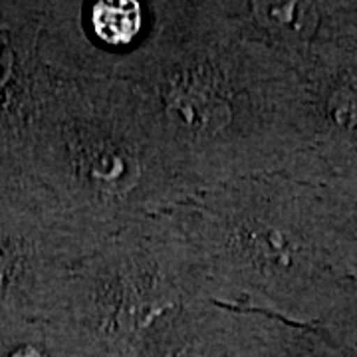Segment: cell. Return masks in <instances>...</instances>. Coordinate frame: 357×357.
<instances>
[{"label":"cell","mask_w":357,"mask_h":357,"mask_svg":"<svg viewBox=\"0 0 357 357\" xmlns=\"http://www.w3.org/2000/svg\"><path fill=\"white\" fill-rule=\"evenodd\" d=\"M213 304L167 211L117 230L84 256L52 319L88 357H135Z\"/></svg>","instance_id":"277c9868"},{"label":"cell","mask_w":357,"mask_h":357,"mask_svg":"<svg viewBox=\"0 0 357 357\" xmlns=\"http://www.w3.org/2000/svg\"><path fill=\"white\" fill-rule=\"evenodd\" d=\"M211 300L304 328L357 324V178L262 173L169 211Z\"/></svg>","instance_id":"7a4b0ae2"},{"label":"cell","mask_w":357,"mask_h":357,"mask_svg":"<svg viewBox=\"0 0 357 357\" xmlns=\"http://www.w3.org/2000/svg\"><path fill=\"white\" fill-rule=\"evenodd\" d=\"M30 153L36 213L98 241L195 197L114 76L62 72Z\"/></svg>","instance_id":"3957f363"},{"label":"cell","mask_w":357,"mask_h":357,"mask_svg":"<svg viewBox=\"0 0 357 357\" xmlns=\"http://www.w3.org/2000/svg\"><path fill=\"white\" fill-rule=\"evenodd\" d=\"M4 357H54L46 340H26L22 344L14 345Z\"/></svg>","instance_id":"5b68a950"},{"label":"cell","mask_w":357,"mask_h":357,"mask_svg":"<svg viewBox=\"0 0 357 357\" xmlns=\"http://www.w3.org/2000/svg\"><path fill=\"white\" fill-rule=\"evenodd\" d=\"M109 76L192 195L288 171L304 153L298 72L244 32L227 0L151 2L145 38Z\"/></svg>","instance_id":"6da1fadb"}]
</instances>
